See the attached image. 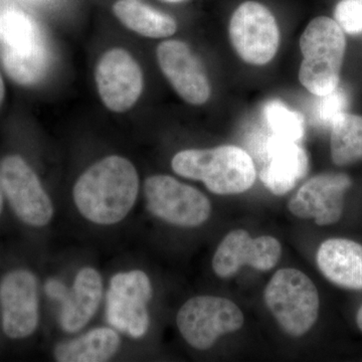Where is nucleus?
I'll return each instance as SVG.
<instances>
[{
	"label": "nucleus",
	"instance_id": "obj_20",
	"mask_svg": "<svg viewBox=\"0 0 362 362\" xmlns=\"http://www.w3.org/2000/svg\"><path fill=\"white\" fill-rule=\"evenodd\" d=\"M113 11L126 28L140 35L153 39L170 37L177 23L168 14L156 11L142 0H118Z\"/></svg>",
	"mask_w": 362,
	"mask_h": 362
},
{
	"label": "nucleus",
	"instance_id": "obj_25",
	"mask_svg": "<svg viewBox=\"0 0 362 362\" xmlns=\"http://www.w3.org/2000/svg\"><path fill=\"white\" fill-rule=\"evenodd\" d=\"M45 292L52 299L62 303L66 299L69 293V288L66 287L59 279H49L45 286Z\"/></svg>",
	"mask_w": 362,
	"mask_h": 362
},
{
	"label": "nucleus",
	"instance_id": "obj_23",
	"mask_svg": "<svg viewBox=\"0 0 362 362\" xmlns=\"http://www.w3.org/2000/svg\"><path fill=\"white\" fill-rule=\"evenodd\" d=\"M314 105L313 118L317 125L331 128L335 119L345 113L349 106V95L343 88L338 87L324 96H317Z\"/></svg>",
	"mask_w": 362,
	"mask_h": 362
},
{
	"label": "nucleus",
	"instance_id": "obj_1",
	"mask_svg": "<svg viewBox=\"0 0 362 362\" xmlns=\"http://www.w3.org/2000/svg\"><path fill=\"white\" fill-rule=\"evenodd\" d=\"M139 175L132 162L105 157L76 181L73 201L81 216L98 226H114L127 218L137 201Z\"/></svg>",
	"mask_w": 362,
	"mask_h": 362
},
{
	"label": "nucleus",
	"instance_id": "obj_28",
	"mask_svg": "<svg viewBox=\"0 0 362 362\" xmlns=\"http://www.w3.org/2000/svg\"><path fill=\"white\" fill-rule=\"evenodd\" d=\"M4 194L2 192L1 185H0V216H1L2 211H4Z\"/></svg>",
	"mask_w": 362,
	"mask_h": 362
},
{
	"label": "nucleus",
	"instance_id": "obj_13",
	"mask_svg": "<svg viewBox=\"0 0 362 362\" xmlns=\"http://www.w3.org/2000/svg\"><path fill=\"white\" fill-rule=\"evenodd\" d=\"M282 247L271 235L252 238L245 230H235L223 238L213 258V269L221 279L233 277L244 266L267 272L275 268Z\"/></svg>",
	"mask_w": 362,
	"mask_h": 362
},
{
	"label": "nucleus",
	"instance_id": "obj_17",
	"mask_svg": "<svg viewBox=\"0 0 362 362\" xmlns=\"http://www.w3.org/2000/svg\"><path fill=\"white\" fill-rule=\"evenodd\" d=\"M103 279L97 269L84 267L80 269L62 302L59 323L66 333H77L95 316L103 299Z\"/></svg>",
	"mask_w": 362,
	"mask_h": 362
},
{
	"label": "nucleus",
	"instance_id": "obj_4",
	"mask_svg": "<svg viewBox=\"0 0 362 362\" xmlns=\"http://www.w3.org/2000/svg\"><path fill=\"white\" fill-rule=\"evenodd\" d=\"M0 42L4 70L14 82L33 86L47 76L49 52L40 26L30 16L18 11L0 14Z\"/></svg>",
	"mask_w": 362,
	"mask_h": 362
},
{
	"label": "nucleus",
	"instance_id": "obj_3",
	"mask_svg": "<svg viewBox=\"0 0 362 362\" xmlns=\"http://www.w3.org/2000/svg\"><path fill=\"white\" fill-rule=\"evenodd\" d=\"M300 83L315 96L337 89L346 49L344 32L337 21L328 16L312 20L300 37Z\"/></svg>",
	"mask_w": 362,
	"mask_h": 362
},
{
	"label": "nucleus",
	"instance_id": "obj_21",
	"mask_svg": "<svg viewBox=\"0 0 362 362\" xmlns=\"http://www.w3.org/2000/svg\"><path fill=\"white\" fill-rule=\"evenodd\" d=\"M331 157L338 166L362 160V116L343 113L331 126Z\"/></svg>",
	"mask_w": 362,
	"mask_h": 362
},
{
	"label": "nucleus",
	"instance_id": "obj_27",
	"mask_svg": "<svg viewBox=\"0 0 362 362\" xmlns=\"http://www.w3.org/2000/svg\"><path fill=\"white\" fill-rule=\"evenodd\" d=\"M4 93H6V89H4V80H2L1 75H0V105H1L2 101H4Z\"/></svg>",
	"mask_w": 362,
	"mask_h": 362
},
{
	"label": "nucleus",
	"instance_id": "obj_19",
	"mask_svg": "<svg viewBox=\"0 0 362 362\" xmlns=\"http://www.w3.org/2000/svg\"><path fill=\"white\" fill-rule=\"evenodd\" d=\"M121 338L113 327H98L58 343L54 356L59 362H104L116 356Z\"/></svg>",
	"mask_w": 362,
	"mask_h": 362
},
{
	"label": "nucleus",
	"instance_id": "obj_14",
	"mask_svg": "<svg viewBox=\"0 0 362 362\" xmlns=\"http://www.w3.org/2000/svg\"><path fill=\"white\" fill-rule=\"evenodd\" d=\"M98 90L107 108L125 112L132 108L143 90L141 69L123 49L105 52L96 69Z\"/></svg>",
	"mask_w": 362,
	"mask_h": 362
},
{
	"label": "nucleus",
	"instance_id": "obj_8",
	"mask_svg": "<svg viewBox=\"0 0 362 362\" xmlns=\"http://www.w3.org/2000/svg\"><path fill=\"white\" fill-rule=\"evenodd\" d=\"M144 194L149 213L169 225L197 228L211 216V204L206 195L173 176H150Z\"/></svg>",
	"mask_w": 362,
	"mask_h": 362
},
{
	"label": "nucleus",
	"instance_id": "obj_15",
	"mask_svg": "<svg viewBox=\"0 0 362 362\" xmlns=\"http://www.w3.org/2000/svg\"><path fill=\"white\" fill-rule=\"evenodd\" d=\"M159 66L187 103L202 105L211 97V84L199 59L185 42L166 40L157 47Z\"/></svg>",
	"mask_w": 362,
	"mask_h": 362
},
{
	"label": "nucleus",
	"instance_id": "obj_5",
	"mask_svg": "<svg viewBox=\"0 0 362 362\" xmlns=\"http://www.w3.org/2000/svg\"><path fill=\"white\" fill-rule=\"evenodd\" d=\"M264 300L279 325L291 337L306 334L318 319V290L311 279L297 269L276 272L266 286Z\"/></svg>",
	"mask_w": 362,
	"mask_h": 362
},
{
	"label": "nucleus",
	"instance_id": "obj_9",
	"mask_svg": "<svg viewBox=\"0 0 362 362\" xmlns=\"http://www.w3.org/2000/svg\"><path fill=\"white\" fill-rule=\"evenodd\" d=\"M0 185L18 220L33 228H44L54 216V206L39 176L20 156L0 162Z\"/></svg>",
	"mask_w": 362,
	"mask_h": 362
},
{
	"label": "nucleus",
	"instance_id": "obj_11",
	"mask_svg": "<svg viewBox=\"0 0 362 362\" xmlns=\"http://www.w3.org/2000/svg\"><path fill=\"white\" fill-rule=\"evenodd\" d=\"M2 330L11 339L32 337L40 322L39 286L28 269H13L0 281Z\"/></svg>",
	"mask_w": 362,
	"mask_h": 362
},
{
	"label": "nucleus",
	"instance_id": "obj_22",
	"mask_svg": "<svg viewBox=\"0 0 362 362\" xmlns=\"http://www.w3.org/2000/svg\"><path fill=\"white\" fill-rule=\"evenodd\" d=\"M265 118L274 136L287 141L299 142L305 135L304 117L290 110L283 102L272 100L266 104Z\"/></svg>",
	"mask_w": 362,
	"mask_h": 362
},
{
	"label": "nucleus",
	"instance_id": "obj_26",
	"mask_svg": "<svg viewBox=\"0 0 362 362\" xmlns=\"http://www.w3.org/2000/svg\"><path fill=\"white\" fill-rule=\"evenodd\" d=\"M356 324L358 326L359 330L362 332V305L361 308L358 309L356 314Z\"/></svg>",
	"mask_w": 362,
	"mask_h": 362
},
{
	"label": "nucleus",
	"instance_id": "obj_7",
	"mask_svg": "<svg viewBox=\"0 0 362 362\" xmlns=\"http://www.w3.org/2000/svg\"><path fill=\"white\" fill-rule=\"evenodd\" d=\"M152 297L153 288L145 272H119L112 276L107 290V322L134 339L145 337L150 327L148 304Z\"/></svg>",
	"mask_w": 362,
	"mask_h": 362
},
{
	"label": "nucleus",
	"instance_id": "obj_6",
	"mask_svg": "<svg viewBox=\"0 0 362 362\" xmlns=\"http://www.w3.org/2000/svg\"><path fill=\"white\" fill-rule=\"evenodd\" d=\"M181 337L194 349H211L218 338L235 332L244 324V314L226 298L202 295L190 298L176 316Z\"/></svg>",
	"mask_w": 362,
	"mask_h": 362
},
{
	"label": "nucleus",
	"instance_id": "obj_16",
	"mask_svg": "<svg viewBox=\"0 0 362 362\" xmlns=\"http://www.w3.org/2000/svg\"><path fill=\"white\" fill-rule=\"evenodd\" d=\"M268 158L259 173L264 185L275 195H284L308 173L309 156L296 142L274 136L269 141Z\"/></svg>",
	"mask_w": 362,
	"mask_h": 362
},
{
	"label": "nucleus",
	"instance_id": "obj_18",
	"mask_svg": "<svg viewBox=\"0 0 362 362\" xmlns=\"http://www.w3.org/2000/svg\"><path fill=\"white\" fill-rule=\"evenodd\" d=\"M317 265L332 284L347 290H362V245L334 238L326 240L316 255Z\"/></svg>",
	"mask_w": 362,
	"mask_h": 362
},
{
	"label": "nucleus",
	"instance_id": "obj_2",
	"mask_svg": "<svg viewBox=\"0 0 362 362\" xmlns=\"http://www.w3.org/2000/svg\"><path fill=\"white\" fill-rule=\"evenodd\" d=\"M171 166L176 175L202 181L214 194H242L252 187L257 177L252 157L233 145L182 150L173 157Z\"/></svg>",
	"mask_w": 362,
	"mask_h": 362
},
{
	"label": "nucleus",
	"instance_id": "obj_10",
	"mask_svg": "<svg viewBox=\"0 0 362 362\" xmlns=\"http://www.w3.org/2000/svg\"><path fill=\"white\" fill-rule=\"evenodd\" d=\"M230 39L235 52L246 63L264 66L277 54L280 32L270 9L250 0L240 4L233 13Z\"/></svg>",
	"mask_w": 362,
	"mask_h": 362
},
{
	"label": "nucleus",
	"instance_id": "obj_24",
	"mask_svg": "<svg viewBox=\"0 0 362 362\" xmlns=\"http://www.w3.org/2000/svg\"><path fill=\"white\" fill-rule=\"evenodd\" d=\"M334 18L343 32L350 35L362 33V0H340Z\"/></svg>",
	"mask_w": 362,
	"mask_h": 362
},
{
	"label": "nucleus",
	"instance_id": "obj_29",
	"mask_svg": "<svg viewBox=\"0 0 362 362\" xmlns=\"http://www.w3.org/2000/svg\"><path fill=\"white\" fill-rule=\"evenodd\" d=\"M163 2H168V4H178V2L185 1V0H161Z\"/></svg>",
	"mask_w": 362,
	"mask_h": 362
},
{
	"label": "nucleus",
	"instance_id": "obj_12",
	"mask_svg": "<svg viewBox=\"0 0 362 362\" xmlns=\"http://www.w3.org/2000/svg\"><path fill=\"white\" fill-rule=\"evenodd\" d=\"M352 181L344 173H322L304 183L290 199L288 209L300 218H313L318 226L334 225L344 211L345 194Z\"/></svg>",
	"mask_w": 362,
	"mask_h": 362
}]
</instances>
